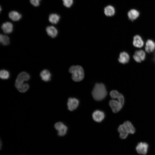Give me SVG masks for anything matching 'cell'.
<instances>
[{
  "mask_svg": "<svg viewBox=\"0 0 155 155\" xmlns=\"http://www.w3.org/2000/svg\"><path fill=\"white\" fill-rule=\"evenodd\" d=\"M40 75L42 80L44 82H47L51 80V74L48 70L44 69L42 71Z\"/></svg>",
  "mask_w": 155,
  "mask_h": 155,
  "instance_id": "17",
  "label": "cell"
},
{
  "mask_svg": "<svg viewBox=\"0 0 155 155\" xmlns=\"http://www.w3.org/2000/svg\"><path fill=\"white\" fill-rule=\"evenodd\" d=\"M63 5L65 7L69 8L73 5V0H62Z\"/></svg>",
  "mask_w": 155,
  "mask_h": 155,
  "instance_id": "26",
  "label": "cell"
},
{
  "mask_svg": "<svg viewBox=\"0 0 155 155\" xmlns=\"http://www.w3.org/2000/svg\"><path fill=\"white\" fill-rule=\"evenodd\" d=\"M133 43L134 46L138 48H142L144 44V41L142 37L137 35L133 37Z\"/></svg>",
  "mask_w": 155,
  "mask_h": 155,
  "instance_id": "11",
  "label": "cell"
},
{
  "mask_svg": "<svg viewBox=\"0 0 155 155\" xmlns=\"http://www.w3.org/2000/svg\"><path fill=\"white\" fill-rule=\"evenodd\" d=\"M155 50V42L152 40H148L146 43V51L148 53H150L153 52Z\"/></svg>",
  "mask_w": 155,
  "mask_h": 155,
  "instance_id": "12",
  "label": "cell"
},
{
  "mask_svg": "<svg viewBox=\"0 0 155 155\" xmlns=\"http://www.w3.org/2000/svg\"><path fill=\"white\" fill-rule=\"evenodd\" d=\"M0 41L3 45H7L9 43V39L8 36L1 34L0 35Z\"/></svg>",
  "mask_w": 155,
  "mask_h": 155,
  "instance_id": "23",
  "label": "cell"
},
{
  "mask_svg": "<svg viewBox=\"0 0 155 155\" xmlns=\"http://www.w3.org/2000/svg\"><path fill=\"white\" fill-rule=\"evenodd\" d=\"M13 25L12 24L8 22H7L2 24L1 28L5 33L9 34L11 33L13 30Z\"/></svg>",
  "mask_w": 155,
  "mask_h": 155,
  "instance_id": "10",
  "label": "cell"
},
{
  "mask_svg": "<svg viewBox=\"0 0 155 155\" xmlns=\"http://www.w3.org/2000/svg\"><path fill=\"white\" fill-rule=\"evenodd\" d=\"M30 79V75L25 72H22L18 75L15 83V86L17 88L19 86L24 83V82L29 80Z\"/></svg>",
  "mask_w": 155,
  "mask_h": 155,
  "instance_id": "3",
  "label": "cell"
},
{
  "mask_svg": "<svg viewBox=\"0 0 155 155\" xmlns=\"http://www.w3.org/2000/svg\"><path fill=\"white\" fill-rule=\"evenodd\" d=\"M69 71L72 74V80L75 82L80 81L84 78V70L83 68L80 65L71 66L69 68Z\"/></svg>",
  "mask_w": 155,
  "mask_h": 155,
  "instance_id": "2",
  "label": "cell"
},
{
  "mask_svg": "<svg viewBox=\"0 0 155 155\" xmlns=\"http://www.w3.org/2000/svg\"><path fill=\"white\" fill-rule=\"evenodd\" d=\"M129 56L128 53L125 52L123 51L120 54L118 61L120 63L125 64L129 62Z\"/></svg>",
  "mask_w": 155,
  "mask_h": 155,
  "instance_id": "14",
  "label": "cell"
},
{
  "mask_svg": "<svg viewBox=\"0 0 155 155\" xmlns=\"http://www.w3.org/2000/svg\"><path fill=\"white\" fill-rule=\"evenodd\" d=\"M148 145L145 142H140L138 143L136 147V150L139 154L145 155L147 153Z\"/></svg>",
  "mask_w": 155,
  "mask_h": 155,
  "instance_id": "5",
  "label": "cell"
},
{
  "mask_svg": "<svg viewBox=\"0 0 155 155\" xmlns=\"http://www.w3.org/2000/svg\"><path fill=\"white\" fill-rule=\"evenodd\" d=\"M0 77L3 80L8 79L9 77V72L7 71L4 69L1 70L0 72Z\"/></svg>",
  "mask_w": 155,
  "mask_h": 155,
  "instance_id": "25",
  "label": "cell"
},
{
  "mask_svg": "<svg viewBox=\"0 0 155 155\" xmlns=\"http://www.w3.org/2000/svg\"><path fill=\"white\" fill-rule=\"evenodd\" d=\"M107 94L104 85L102 83L96 84L92 91V95L96 100L100 101L104 99Z\"/></svg>",
  "mask_w": 155,
  "mask_h": 155,
  "instance_id": "1",
  "label": "cell"
},
{
  "mask_svg": "<svg viewBox=\"0 0 155 155\" xmlns=\"http://www.w3.org/2000/svg\"><path fill=\"white\" fill-rule=\"evenodd\" d=\"M92 117L93 120L97 122H101L104 119L105 114L102 111L97 110L92 113Z\"/></svg>",
  "mask_w": 155,
  "mask_h": 155,
  "instance_id": "9",
  "label": "cell"
},
{
  "mask_svg": "<svg viewBox=\"0 0 155 155\" xmlns=\"http://www.w3.org/2000/svg\"><path fill=\"white\" fill-rule=\"evenodd\" d=\"M123 124L129 133L133 134L135 133V129L130 121H126L124 122Z\"/></svg>",
  "mask_w": 155,
  "mask_h": 155,
  "instance_id": "20",
  "label": "cell"
},
{
  "mask_svg": "<svg viewBox=\"0 0 155 155\" xmlns=\"http://www.w3.org/2000/svg\"><path fill=\"white\" fill-rule=\"evenodd\" d=\"M55 129L58 131V135L59 136H63L67 133V127L63 123L58 122L54 126Z\"/></svg>",
  "mask_w": 155,
  "mask_h": 155,
  "instance_id": "4",
  "label": "cell"
},
{
  "mask_svg": "<svg viewBox=\"0 0 155 155\" xmlns=\"http://www.w3.org/2000/svg\"><path fill=\"white\" fill-rule=\"evenodd\" d=\"M60 16L55 13L50 14L49 16L48 19L49 22L53 24H57L59 20Z\"/></svg>",
  "mask_w": 155,
  "mask_h": 155,
  "instance_id": "21",
  "label": "cell"
},
{
  "mask_svg": "<svg viewBox=\"0 0 155 155\" xmlns=\"http://www.w3.org/2000/svg\"><path fill=\"white\" fill-rule=\"evenodd\" d=\"M8 16L10 19L13 21H18L22 18L21 14L16 11H11L8 13Z\"/></svg>",
  "mask_w": 155,
  "mask_h": 155,
  "instance_id": "16",
  "label": "cell"
},
{
  "mask_svg": "<svg viewBox=\"0 0 155 155\" xmlns=\"http://www.w3.org/2000/svg\"><path fill=\"white\" fill-rule=\"evenodd\" d=\"M113 99H117L123 106L124 103V98L123 95L118 91L115 92L113 96Z\"/></svg>",
  "mask_w": 155,
  "mask_h": 155,
  "instance_id": "22",
  "label": "cell"
},
{
  "mask_svg": "<svg viewBox=\"0 0 155 155\" xmlns=\"http://www.w3.org/2000/svg\"><path fill=\"white\" fill-rule=\"evenodd\" d=\"M46 30L47 34L52 38L56 37L58 34L57 29L52 26H47L46 28Z\"/></svg>",
  "mask_w": 155,
  "mask_h": 155,
  "instance_id": "15",
  "label": "cell"
},
{
  "mask_svg": "<svg viewBox=\"0 0 155 155\" xmlns=\"http://www.w3.org/2000/svg\"><path fill=\"white\" fill-rule=\"evenodd\" d=\"M139 15V12L136 10L134 9H131L127 13L129 19L131 21H133L137 18Z\"/></svg>",
  "mask_w": 155,
  "mask_h": 155,
  "instance_id": "18",
  "label": "cell"
},
{
  "mask_svg": "<svg viewBox=\"0 0 155 155\" xmlns=\"http://www.w3.org/2000/svg\"><path fill=\"white\" fill-rule=\"evenodd\" d=\"M134 59L137 62L140 63L144 61L146 57V53L143 50L136 51L133 56Z\"/></svg>",
  "mask_w": 155,
  "mask_h": 155,
  "instance_id": "8",
  "label": "cell"
},
{
  "mask_svg": "<svg viewBox=\"0 0 155 155\" xmlns=\"http://www.w3.org/2000/svg\"><path fill=\"white\" fill-rule=\"evenodd\" d=\"M41 0H30V3L34 6L37 7L40 4Z\"/></svg>",
  "mask_w": 155,
  "mask_h": 155,
  "instance_id": "27",
  "label": "cell"
},
{
  "mask_svg": "<svg viewBox=\"0 0 155 155\" xmlns=\"http://www.w3.org/2000/svg\"><path fill=\"white\" fill-rule=\"evenodd\" d=\"M153 60L154 61V62L155 63V52L154 53V57L153 58Z\"/></svg>",
  "mask_w": 155,
  "mask_h": 155,
  "instance_id": "28",
  "label": "cell"
},
{
  "mask_svg": "<svg viewBox=\"0 0 155 155\" xmlns=\"http://www.w3.org/2000/svg\"><path fill=\"white\" fill-rule=\"evenodd\" d=\"M118 131L119 133L120 137L122 139L126 138L129 134L123 124L119 126Z\"/></svg>",
  "mask_w": 155,
  "mask_h": 155,
  "instance_id": "13",
  "label": "cell"
},
{
  "mask_svg": "<svg viewBox=\"0 0 155 155\" xmlns=\"http://www.w3.org/2000/svg\"><path fill=\"white\" fill-rule=\"evenodd\" d=\"M79 102V100L76 98H69L68 99L67 103L68 110L71 111L75 110L78 107Z\"/></svg>",
  "mask_w": 155,
  "mask_h": 155,
  "instance_id": "7",
  "label": "cell"
},
{
  "mask_svg": "<svg viewBox=\"0 0 155 155\" xmlns=\"http://www.w3.org/2000/svg\"><path fill=\"white\" fill-rule=\"evenodd\" d=\"M104 13L106 16L110 17L113 16L115 14V9L111 5H108L104 8Z\"/></svg>",
  "mask_w": 155,
  "mask_h": 155,
  "instance_id": "19",
  "label": "cell"
},
{
  "mask_svg": "<svg viewBox=\"0 0 155 155\" xmlns=\"http://www.w3.org/2000/svg\"><path fill=\"white\" fill-rule=\"evenodd\" d=\"M109 105L114 113H117L119 111L123 106L118 101L115 100H110L109 102Z\"/></svg>",
  "mask_w": 155,
  "mask_h": 155,
  "instance_id": "6",
  "label": "cell"
},
{
  "mask_svg": "<svg viewBox=\"0 0 155 155\" xmlns=\"http://www.w3.org/2000/svg\"><path fill=\"white\" fill-rule=\"evenodd\" d=\"M29 87V84L27 83H23L17 88L20 92H26Z\"/></svg>",
  "mask_w": 155,
  "mask_h": 155,
  "instance_id": "24",
  "label": "cell"
}]
</instances>
